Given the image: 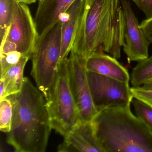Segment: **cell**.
Masks as SVG:
<instances>
[{
  "instance_id": "obj_18",
  "label": "cell",
  "mask_w": 152,
  "mask_h": 152,
  "mask_svg": "<svg viewBox=\"0 0 152 152\" xmlns=\"http://www.w3.org/2000/svg\"><path fill=\"white\" fill-rule=\"evenodd\" d=\"M23 56L21 53L16 51L1 55V78L12 66L17 64Z\"/></svg>"
},
{
  "instance_id": "obj_13",
  "label": "cell",
  "mask_w": 152,
  "mask_h": 152,
  "mask_svg": "<svg viewBox=\"0 0 152 152\" xmlns=\"http://www.w3.org/2000/svg\"><path fill=\"white\" fill-rule=\"evenodd\" d=\"M30 58L23 56L19 62L12 66L6 74L1 78L0 100L18 94L21 91L24 78V70Z\"/></svg>"
},
{
  "instance_id": "obj_12",
  "label": "cell",
  "mask_w": 152,
  "mask_h": 152,
  "mask_svg": "<svg viewBox=\"0 0 152 152\" xmlns=\"http://www.w3.org/2000/svg\"><path fill=\"white\" fill-rule=\"evenodd\" d=\"M75 0H39L34 18L39 37L47 32Z\"/></svg>"
},
{
  "instance_id": "obj_20",
  "label": "cell",
  "mask_w": 152,
  "mask_h": 152,
  "mask_svg": "<svg viewBox=\"0 0 152 152\" xmlns=\"http://www.w3.org/2000/svg\"><path fill=\"white\" fill-rule=\"evenodd\" d=\"M145 14L146 18L152 17V0H132Z\"/></svg>"
},
{
  "instance_id": "obj_19",
  "label": "cell",
  "mask_w": 152,
  "mask_h": 152,
  "mask_svg": "<svg viewBox=\"0 0 152 152\" xmlns=\"http://www.w3.org/2000/svg\"><path fill=\"white\" fill-rule=\"evenodd\" d=\"M133 98L139 99L152 107V91L142 89L140 87L131 88Z\"/></svg>"
},
{
  "instance_id": "obj_17",
  "label": "cell",
  "mask_w": 152,
  "mask_h": 152,
  "mask_svg": "<svg viewBox=\"0 0 152 152\" xmlns=\"http://www.w3.org/2000/svg\"><path fill=\"white\" fill-rule=\"evenodd\" d=\"M132 104L136 115L145 124L152 134V107L144 102L133 98Z\"/></svg>"
},
{
  "instance_id": "obj_8",
  "label": "cell",
  "mask_w": 152,
  "mask_h": 152,
  "mask_svg": "<svg viewBox=\"0 0 152 152\" xmlns=\"http://www.w3.org/2000/svg\"><path fill=\"white\" fill-rule=\"evenodd\" d=\"M124 26L123 50L128 62H140L148 57L149 43L140 27L129 2L122 0Z\"/></svg>"
},
{
  "instance_id": "obj_5",
  "label": "cell",
  "mask_w": 152,
  "mask_h": 152,
  "mask_svg": "<svg viewBox=\"0 0 152 152\" xmlns=\"http://www.w3.org/2000/svg\"><path fill=\"white\" fill-rule=\"evenodd\" d=\"M39 34L27 5L13 0L11 23L5 38L1 41V55L18 51L31 57Z\"/></svg>"
},
{
  "instance_id": "obj_9",
  "label": "cell",
  "mask_w": 152,
  "mask_h": 152,
  "mask_svg": "<svg viewBox=\"0 0 152 152\" xmlns=\"http://www.w3.org/2000/svg\"><path fill=\"white\" fill-rule=\"evenodd\" d=\"M61 152H104L95 134L92 122H81L67 135L58 145Z\"/></svg>"
},
{
  "instance_id": "obj_15",
  "label": "cell",
  "mask_w": 152,
  "mask_h": 152,
  "mask_svg": "<svg viewBox=\"0 0 152 152\" xmlns=\"http://www.w3.org/2000/svg\"><path fill=\"white\" fill-rule=\"evenodd\" d=\"M13 117V104L9 97L0 102V130L5 133L10 132Z\"/></svg>"
},
{
  "instance_id": "obj_21",
  "label": "cell",
  "mask_w": 152,
  "mask_h": 152,
  "mask_svg": "<svg viewBox=\"0 0 152 152\" xmlns=\"http://www.w3.org/2000/svg\"><path fill=\"white\" fill-rule=\"evenodd\" d=\"M140 27L149 43H152V17L143 20L140 25Z\"/></svg>"
},
{
  "instance_id": "obj_23",
  "label": "cell",
  "mask_w": 152,
  "mask_h": 152,
  "mask_svg": "<svg viewBox=\"0 0 152 152\" xmlns=\"http://www.w3.org/2000/svg\"><path fill=\"white\" fill-rule=\"evenodd\" d=\"M16 1L19 3H23L26 5H31L33 3H35L37 0H15Z\"/></svg>"
},
{
  "instance_id": "obj_4",
  "label": "cell",
  "mask_w": 152,
  "mask_h": 152,
  "mask_svg": "<svg viewBox=\"0 0 152 152\" xmlns=\"http://www.w3.org/2000/svg\"><path fill=\"white\" fill-rule=\"evenodd\" d=\"M62 25L60 19L39 37L32 54L31 75L46 100L55 81L60 61Z\"/></svg>"
},
{
  "instance_id": "obj_14",
  "label": "cell",
  "mask_w": 152,
  "mask_h": 152,
  "mask_svg": "<svg viewBox=\"0 0 152 152\" xmlns=\"http://www.w3.org/2000/svg\"><path fill=\"white\" fill-rule=\"evenodd\" d=\"M130 81L133 87H140L152 81V55L138 62L132 69Z\"/></svg>"
},
{
  "instance_id": "obj_11",
  "label": "cell",
  "mask_w": 152,
  "mask_h": 152,
  "mask_svg": "<svg viewBox=\"0 0 152 152\" xmlns=\"http://www.w3.org/2000/svg\"><path fill=\"white\" fill-rule=\"evenodd\" d=\"M85 66L88 72L117 80L129 83L130 76L128 70L117 59L104 52L93 53L86 59Z\"/></svg>"
},
{
  "instance_id": "obj_6",
  "label": "cell",
  "mask_w": 152,
  "mask_h": 152,
  "mask_svg": "<svg viewBox=\"0 0 152 152\" xmlns=\"http://www.w3.org/2000/svg\"><path fill=\"white\" fill-rule=\"evenodd\" d=\"M92 100L98 113L113 107L131 106L133 99L129 83L87 71Z\"/></svg>"
},
{
  "instance_id": "obj_7",
  "label": "cell",
  "mask_w": 152,
  "mask_h": 152,
  "mask_svg": "<svg viewBox=\"0 0 152 152\" xmlns=\"http://www.w3.org/2000/svg\"><path fill=\"white\" fill-rule=\"evenodd\" d=\"M85 60L71 51L68 58L70 86L82 122L91 121L98 112L92 100Z\"/></svg>"
},
{
  "instance_id": "obj_10",
  "label": "cell",
  "mask_w": 152,
  "mask_h": 152,
  "mask_svg": "<svg viewBox=\"0 0 152 152\" xmlns=\"http://www.w3.org/2000/svg\"><path fill=\"white\" fill-rule=\"evenodd\" d=\"M85 2L86 0H75L60 17L62 25L60 61L68 58L70 54L81 22Z\"/></svg>"
},
{
  "instance_id": "obj_2",
  "label": "cell",
  "mask_w": 152,
  "mask_h": 152,
  "mask_svg": "<svg viewBox=\"0 0 152 152\" xmlns=\"http://www.w3.org/2000/svg\"><path fill=\"white\" fill-rule=\"evenodd\" d=\"M91 122L104 152H152V134L131 106L104 109Z\"/></svg>"
},
{
  "instance_id": "obj_1",
  "label": "cell",
  "mask_w": 152,
  "mask_h": 152,
  "mask_svg": "<svg viewBox=\"0 0 152 152\" xmlns=\"http://www.w3.org/2000/svg\"><path fill=\"white\" fill-rule=\"evenodd\" d=\"M8 97L13 117L7 142L16 152H45L52 128L43 93L24 77L21 91Z\"/></svg>"
},
{
  "instance_id": "obj_3",
  "label": "cell",
  "mask_w": 152,
  "mask_h": 152,
  "mask_svg": "<svg viewBox=\"0 0 152 152\" xmlns=\"http://www.w3.org/2000/svg\"><path fill=\"white\" fill-rule=\"evenodd\" d=\"M46 101L52 129L63 137L81 122L70 86L68 58L59 61L55 81Z\"/></svg>"
},
{
  "instance_id": "obj_16",
  "label": "cell",
  "mask_w": 152,
  "mask_h": 152,
  "mask_svg": "<svg viewBox=\"0 0 152 152\" xmlns=\"http://www.w3.org/2000/svg\"><path fill=\"white\" fill-rule=\"evenodd\" d=\"M13 0H0V37H6L11 23Z\"/></svg>"
},
{
  "instance_id": "obj_22",
  "label": "cell",
  "mask_w": 152,
  "mask_h": 152,
  "mask_svg": "<svg viewBox=\"0 0 152 152\" xmlns=\"http://www.w3.org/2000/svg\"><path fill=\"white\" fill-rule=\"evenodd\" d=\"M140 87L142 89L145 90L152 91V81L147 83Z\"/></svg>"
}]
</instances>
